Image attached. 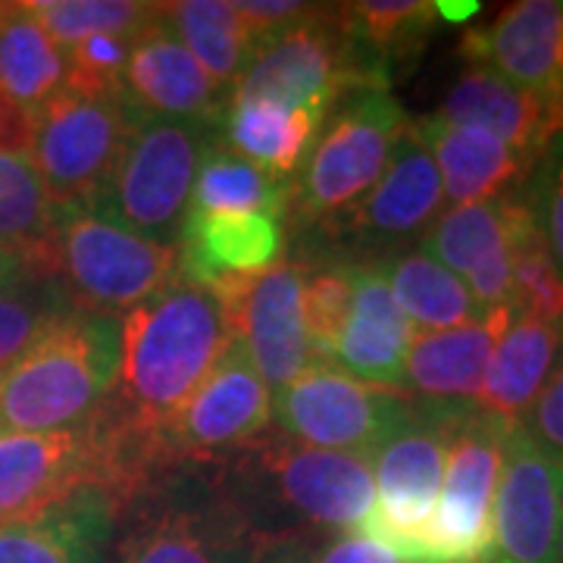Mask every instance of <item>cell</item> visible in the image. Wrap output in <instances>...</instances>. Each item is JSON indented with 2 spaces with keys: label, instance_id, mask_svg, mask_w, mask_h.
Instances as JSON below:
<instances>
[{
  "label": "cell",
  "instance_id": "8d00e7d4",
  "mask_svg": "<svg viewBox=\"0 0 563 563\" xmlns=\"http://www.w3.org/2000/svg\"><path fill=\"white\" fill-rule=\"evenodd\" d=\"M510 307L517 313L563 325V276L554 257L548 254L539 225L529 217L514 235V285Z\"/></svg>",
  "mask_w": 563,
  "mask_h": 563
},
{
  "label": "cell",
  "instance_id": "ba28073f",
  "mask_svg": "<svg viewBox=\"0 0 563 563\" xmlns=\"http://www.w3.org/2000/svg\"><path fill=\"white\" fill-rule=\"evenodd\" d=\"M407 125L410 120L391 91L369 88L344 95L322 120L301 176L291 181L288 217L295 225L301 232H320L347 213L383 179Z\"/></svg>",
  "mask_w": 563,
  "mask_h": 563
},
{
  "label": "cell",
  "instance_id": "7dc6e473",
  "mask_svg": "<svg viewBox=\"0 0 563 563\" xmlns=\"http://www.w3.org/2000/svg\"><path fill=\"white\" fill-rule=\"evenodd\" d=\"M25 266H32V263L25 261H13V257H0V282L7 279V276H13V273H20Z\"/></svg>",
  "mask_w": 563,
  "mask_h": 563
},
{
  "label": "cell",
  "instance_id": "74e56055",
  "mask_svg": "<svg viewBox=\"0 0 563 563\" xmlns=\"http://www.w3.org/2000/svg\"><path fill=\"white\" fill-rule=\"evenodd\" d=\"M354 303V266L351 263H320L303 266V325L313 361L329 363L335 342L342 339Z\"/></svg>",
  "mask_w": 563,
  "mask_h": 563
},
{
  "label": "cell",
  "instance_id": "ab89813d",
  "mask_svg": "<svg viewBox=\"0 0 563 563\" xmlns=\"http://www.w3.org/2000/svg\"><path fill=\"white\" fill-rule=\"evenodd\" d=\"M135 35H98L63 51L66 54V85L98 95H122V76L132 54Z\"/></svg>",
  "mask_w": 563,
  "mask_h": 563
},
{
  "label": "cell",
  "instance_id": "836d02e7",
  "mask_svg": "<svg viewBox=\"0 0 563 563\" xmlns=\"http://www.w3.org/2000/svg\"><path fill=\"white\" fill-rule=\"evenodd\" d=\"M54 217L57 203L51 201L32 161L0 154V257L25 261L38 269Z\"/></svg>",
  "mask_w": 563,
  "mask_h": 563
},
{
  "label": "cell",
  "instance_id": "9c48e42d",
  "mask_svg": "<svg viewBox=\"0 0 563 563\" xmlns=\"http://www.w3.org/2000/svg\"><path fill=\"white\" fill-rule=\"evenodd\" d=\"M473 401H417L413 417L369 457L376 498L351 532L388 548L401 563H422L442 495L451 432Z\"/></svg>",
  "mask_w": 563,
  "mask_h": 563
},
{
  "label": "cell",
  "instance_id": "e0dca14e",
  "mask_svg": "<svg viewBox=\"0 0 563 563\" xmlns=\"http://www.w3.org/2000/svg\"><path fill=\"white\" fill-rule=\"evenodd\" d=\"M563 520V461L510 422L495 492V532L485 563H558Z\"/></svg>",
  "mask_w": 563,
  "mask_h": 563
},
{
  "label": "cell",
  "instance_id": "f546056e",
  "mask_svg": "<svg viewBox=\"0 0 563 563\" xmlns=\"http://www.w3.org/2000/svg\"><path fill=\"white\" fill-rule=\"evenodd\" d=\"M373 266L383 273L391 298L417 332H442L483 317L461 276H454L422 251H398L373 261Z\"/></svg>",
  "mask_w": 563,
  "mask_h": 563
},
{
  "label": "cell",
  "instance_id": "7c38bea8",
  "mask_svg": "<svg viewBox=\"0 0 563 563\" xmlns=\"http://www.w3.org/2000/svg\"><path fill=\"white\" fill-rule=\"evenodd\" d=\"M81 488L125 498L117 442L98 420L38 435H0V523L25 520Z\"/></svg>",
  "mask_w": 563,
  "mask_h": 563
},
{
  "label": "cell",
  "instance_id": "cb8c5ba5",
  "mask_svg": "<svg viewBox=\"0 0 563 563\" xmlns=\"http://www.w3.org/2000/svg\"><path fill=\"white\" fill-rule=\"evenodd\" d=\"M435 117L448 125L483 129L532 161H539L548 141L563 132L561 117L548 103L520 91L498 73L473 63L448 88Z\"/></svg>",
  "mask_w": 563,
  "mask_h": 563
},
{
  "label": "cell",
  "instance_id": "60d3db41",
  "mask_svg": "<svg viewBox=\"0 0 563 563\" xmlns=\"http://www.w3.org/2000/svg\"><path fill=\"white\" fill-rule=\"evenodd\" d=\"M520 422L548 454L563 461V347L554 366H551V373H548V379H544L539 398Z\"/></svg>",
  "mask_w": 563,
  "mask_h": 563
},
{
  "label": "cell",
  "instance_id": "52a82bcc",
  "mask_svg": "<svg viewBox=\"0 0 563 563\" xmlns=\"http://www.w3.org/2000/svg\"><path fill=\"white\" fill-rule=\"evenodd\" d=\"M217 141V122L132 113L120 161L91 207L151 242L179 247L198 169Z\"/></svg>",
  "mask_w": 563,
  "mask_h": 563
},
{
  "label": "cell",
  "instance_id": "f1b7e54d",
  "mask_svg": "<svg viewBox=\"0 0 563 563\" xmlns=\"http://www.w3.org/2000/svg\"><path fill=\"white\" fill-rule=\"evenodd\" d=\"M66 85V54L25 0H0V91L38 117Z\"/></svg>",
  "mask_w": 563,
  "mask_h": 563
},
{
  "label": "cell",
  "instance_id": "30bf717a",
  "mask_svg": "<svg viewBox=\"0 0 563 563\" xmlns=\"http://www.w3.org/2000/svg\"><path fill=\"white\" fill-rule=\"evenodd\" d=\"M417 398L404 388H379L313 361L295 383L273 391V422L301 444L373 457L404 422Z\"/></svg>",
  "mask_w": 563,
  "mask_h": 563
},
{
  "label": "cell",
  "instance_id": "44dd1931",
  "mask_svg": "<svg viewBox=\"0 0 563 563\" xmlns=\"http://www.w3.org/2000/svg\"><path fill=\"white\" fill-rule=\"evenodd\" d=\"M510 320L514 307L504 303L466 325L417 332L404 363V391L417 401H473Z\"/></svg>",
  "mask_w": 563,
  "mask_h": 563
},
{
  "label": "cell",
  "instance_id": "4316f807",
  "mask_svg": "<svg viewBox=\"0 0 563 563\" xmlns=\"http://www.w3.org/2000/svg\"><path fill=\"white\" fill-rule=\"evenodd\" d=\"M529 217L523 191H510L495 201L448 207L420 239V251L439 261L454 276H470L476 266L514 247L520 222Z\"/></svg>",
  "mask_w": 563,
  "mask_h": 563
},
{
  "label": "cell",
  "instance_id": "484cf974",
  "mask_svg": "<svg viewBox=\"0 0 563 563\" xmlns=\"http://www.w3.org/2000/svg\"><path fill=\"white\" fill-rule=\"evenodd\" d=\"M563 347V325L536 320L514 310V320L501 335L485 369L483 388L473 404L501 422H520L542 391L551 366Z\"/></svg>",
  "mask_w": 563,
  "mask_h": 563
},
{
  "label": "cell",
  "instance_id": "6da1fadb",
  "mask_svg": "<svg viewBox=\"0 0 563 563\" xmlns=\"http://www.w3.org/2000/svg\"><path fill=\"white\" fill-rule=\"evenodd\" d=\"M229 344L232 332L217 295L185 276L122 317L120 379L98 407V420L120 451L125 498L161 473V435Z\"/></svg>",
  "mask_w": 563,
  "mask_h": 563
},
{
  "label": "cell",
  "instance_id": "277c9868",
  "mask_svg": "<svg viewBox=\"0 0 563 563\" xmlns=\"http://www.w3.org/2000/svg\"><path fill=\"white\" fill-rule=\"evenodd\" d=\"M120 322L66 310L0 369V435L60 432L91 420L120 379Z\"/></svg>",
  "mask_w": 563,
  "mask_h": 563
},
{
  "label": "cell",
  "instance_id": "d590c367",
  "mask_svg": "<svg viewBox=\"0 0 563 563\" xmlns=\"http://www.w3.org/2000/svg\"><path fill=\"white\" fill-rule=\"evenodd\" d=\"M44 32L63 51L98 35H139L161 3L141 0H25Z\"/></svg>",
  "mask_w": 563,
  "mask_h": 563
},
{
  "label": "cell",
  "instance_id": "8fae6325",
  "mask_svg": "<svg viewBox=\"0 0 563 563\" xmlns=\"http://www.w3.org/2000/svg\"><path fill=\"white\" fill-rule=\"evenodd\" d=\"M132 110L120 95H98L63 85L35 117L29 161L51 201L91 203L120 161Z\"/></svg>",
  "mask_w": 563,
  "mask_h": 563
},
{
  "label": "cell",
  "instance_id": "9a60e30c",
  "mask_svg": "<svg viewBox=\"0 0 563 563\" xmlns=\"http://www.w3.org/2000/svg\"><path fill=\"white\" fill-rule=\"evenodd\" d=\"M273 422V391L263 383L257 366L251 363L242 344L232 342L198 395L185 404L169 429L161 435V470L176 463L217 461L232 454L263 432Z\"/></svg>",
  "mask_w": 563,
  "mask_h": 563
},
{
  "label": "cell",
  "instance_id": "ee69618b",
  "mask_svg": "<svg viewBox=\"0 0 563 563\" xmlns=\"http://www.w3.org/2000/svg\"><path fill=\"white\" fill-rule=\"evenodd\" d=\"M317 563H401L383 544L361 539L354 532H344L335 542L320 544Z\"/></svg>",
  "mask_w": 563,
  "mask_h": 563
},
{
  "label": "cell",
  "instance_id": "f6af8a7d",
  "mask_svg": "<svg viewBox=\"0 0 563 563\" xmlns=\"http://www.w3.org/2000/svg\"><path fill=\"white\" fill-rule=\"evenodd\" d=\"M317 551H320L317 536H295L276 544L261 563H317Z\"/></svg>",
  "mask_w": 563,
  "mask_h": 563
},
{
  "label": "cell",
  "instance_id": "603a6c76",
  "mask_svg": "<svg viewBox=\"0 0 563 563\" xmlns=\"http://www.w3.org/2000/svg\"><path fill=\"white\" fill-rule=\"evenodd\" d=\"M413 135L432 154L442 176L444 201L451 207L495 201L501 195L520 191L536 161L504 144L483 129L448 125L435 113L410 122Z\"/></svg>",
  "mask_w": 563,
  "mask_h": 563
},
{
  "label": "cell",
  "instance_id": "7402d4cb",
  "mask_svg": "<svg viewBox=\"0 0 563 563\" xmlns=\"http://www.w3.org/2000/svg\"><path fill=\"white\" fill-rule=\"evenodd\" d=\"M354 266V303L329 363L361 383L404 388V363L417 335L391 288L373 263Z\"/></svg>",
  "mask_w": 563,
  "mask_h": 563
},
{
  "label": "cell",
  "instance_id": "f35d334b",
  "mask_svg": "<svg viewBox=\"0 0 563 563\" xmlns=\"http://www.w3.org/2000/svg\"><path fill=\"white\" fill-rule=\"evenodd\" d=\"M520 191L532 210L548 254L554 257L563 276V132L548 141Z\"/></svg>",
  "mask_w": 563,
  "mask_h": 563
},
{
  "label": "cell",
  "instance_id": "b9f144b4",
  "mask_svg": "<svg viewBox=\"0 0 563 563\" xmlns=\"http://www.w3.org/2000/svg\"><path fill=\"white\" fill-rule=\"evenodd\" d=\"M313 7L317 3H298V0H244V3H235V10H239L251 41L303 20Z\"/></svg>",
  "mask_w": 563,
  "mask_h": 563
},
{
  "label": "cell",
  "instance_id": "e575fe53",
  "mask_svg": "<svg viewBox=\"0 0 563 563\" xmlns=\"http://www.w3.org/2000/svg\"><path fill=\"white\" fill-rule=\"evenodd\" d=\"M66 310H73V303L66 301L60 285L35 266L0 282V369L16 361Z\"/></svg>",
  "mask_w": 563,
  "mask_h": 563
},
{
  "label": "cell",
  "instance_id": "7a4b0ae2",
  "mask_svg": "<svg viewBox=\"0 0 563 563\" xmlns=\"http://www.w3.org/2000/svg\"><path fill=\"white\" fill-rule=\"evenodd\" d=\"M279 542L217 463H176L120 504L107 563H261Z\"/></svg>",
  "mask_w": 563,
  "mask_h": 563
},
{
  "label": "cell",
  "instance_id": "bcb514c9",
  "mask_svg": "<svg viewBox=\"0 0 563 563\" xmlns=\"http://www.w3.org/2000/svg\"><path fill=\"white\" fill-rule=\"evenodd\" d=\"M483 10L479 0H435V13L444 22H466Z\"/></svg>",
  "mask_w": 563,
  "mask_h": 563
},
{
  "label": "cell",
  "instance_id": "d6a6232c",
  "mask_svg": "<svg viewBox=\"0 0 563 563\" xmlns=\"http://www.w3.org/2000/svg\"><path fill=\"white\" fill-rule=\"evenodd\" d=\"M339 20L354 47L391 76L420 57L439 13L429 0H357L339 3Z\"/></svg>",
  "mask_w": 563,
  "mask_h": 563
},
{
  "label": "cell",
  "instance_id": "5bb4252c",
  "mask_svg": "<svg viewBox=\"0 0 563 563\" xmlns=\"http://www.w3.org/2000/svg\"><path fill=\"white\" fill-rule=\"evenodd\" d=\"M210 291L222 303L232 342L247 351L269 391L295 383L313 363L303 325V266L279 261L251 276H232Z\"/></svg>",
  "mask_w": 563,
  "mask_h": 563
},
{
  "label": "cell",
  "instance_id": "2e32d148",
  "mask_svg": "<svg viewBox=\"0 0 563 563\" xmlns=\"http://www.w3.org/2000/svg\"><path fill=\"white\" fill-rule=\"evenodd\" d=\"M442 176L435 169L432 154L407 125L391 161L385 166L383 179L347 213L322 225L320 232L357 254H366V261L361 263H373L388 254H398L413 239H422V232L442 217Z\"/></svg>",
  "mask_w": 563,
  "mask_h": 563
},
{
  "label": "cell",
  "instance_id": "c3c4849f",
  "mask_svg": "<svg viewBox=\"0 0 563 563\" xmlns=\"http://www.w3.org/2000/svg\"><path fill=\"white\" fill-rule=\"evenodd\" d=\"M561 125H563V95H561Z\"/></svg>",
  "mask_w": 563,
  "mask_h": 563
},
{
  "label": "cell",
  "instance_id": "83f0119b",
  "mask_svg": "<svg viewBox=\"0 0 563 563\" xmlns=\"http://www.w3.org/2000/svg\"><path fill=\"white\" fill-rule=\"evenodd\" d=\"M222 144L261 169L291 179L301 169L322 117L310 110H285L266 101H229L222 110Z\"/></svg>",
  "mask_w": 563,
  "mask_h": 563
},
{
  "label": "cell",
  "instance_id": "7bdbcfd3",
  "mask_svg": "<svg viewBox=\"0 0 563 563\" xmlns=\"http://www.w3.org/2000/svg\"><path fill=\"white\" fill-rule=\"evenodd\" d=\"M35 141V113L0 91V154L29 157Z\"/></svg>",
  "mask_w": 563,
  "mask_h": 563
},
{
  "label": "cell",
  "instance_id": "4fadbf2b",
  "mask_svg": "<svg viewBox=\"0 0 563 563\" xmlns=\"http://www.w3.org/2000/svg\"><path fill=\"white\" fill-rule=\"evenodd\" d=\"M504 432L507 422L483 413L476 404L463 410L448 442L442 495L422 563H485L495 532Z\"/></svg>",
  "mask_w": 563,
  "mask_h": 563
},
{
  "label": "cell",
  "instance_id": "8992f818",
  "mask_svg": "<svg viewBox=\"0 0 563 563\" xmlns=\"http://www.w3.org/2000/svg\"><path fill=\"white\" fill-rule=\"evenodd\" d=\"M369 88L391 91V79L344 35L339 3H317L303 20L254 41L229 101H266L325 120L344 95Z\"/></svg>",
  "mask_w": 563,
  "mask_h": 563
},
{
  "label": "cell",
  "instance_id": "5b68a950",
  "mask_svg": "<svg viewBox=\"0 0 563 563\" xmlns=\"http://www.w3.org/2000/svg\"><path fill=\"white\" fill-rule=\"evenodd\" d=\"M38 269L85 313L122 320L181 276L176 244H161L98 213L91 203L57 207Z\"/></svg>",
  "mask_w": 563,
  "mask_h": 563
},
{
  "label": "cell",
  "instance_id": "3957f363",
  "mask_svg": "<svg viewBox=\"0 0 563 563\" xmlns=\"http://www.w3.org/2000/svg\"><path fill=\"white\" fill-rule=\"evenodd\" d=\"M213 463L247 514L276 539L351 532L376 498L366 454L325 451L288 435H261Z\"/></svg>",
  "mask_w": 563,
  "mask_h": 563
},
{
  "label": "cell",
  "instance_id": "4dcf8cb0",
  "mask_svg": "<svg viewBox=\"0 0 563 563\" xmlns=\"http://www.w3.org/2000/svg\"><path fill=\"white\" fill-rule=\"evenodd\" d=\"M291 210V179H279L235 154L222 139L207 151L188 213H261L282 220Z\"/></svg>",
  "mask_w": 563,
  "mask_h": 563
},
{
  "label": "cell",
  "instance_id": "d6986e66",
  "mask_svg": "<svg viewBox=\"0 0 563 563\" xmlns=\"http://www.w3.org/2000/svg\"><path fill=\"white\" fill-rule=\"evenodd\" d=\"M122 95L139 117L203 120L220 125L229 95L210 79L163 20V10L132 41Z\"/></svg>",
  "mask_w": 563,
  "mask_h": 563
},
{
  "label": "cell",
  "instance_id": "1f68e13d",
  "mask_svg": "<svg viewBox=\"0 0 563 563\" xmlns=\"http://www.w3.org/2000/svg\"><path fill=\"white\" fill-rule=\"evenodd\" d=\"M163 20L185 51L201 63V69L225 95L242 79L254 41L244 29L235 3L229 0H176L161 3Z\"/></svg>",
  "mask_w": 563,
  "mask_h": 563
},
{
  "label": "cell",
  "instance_id": "d4e9b609",
  "mask_svg": "<svg viewBox=\"0 0 563 563\" xmlns=\"http://www.w3.org/2000/svg\"><path fill=\"white\" fill-rule=\"evenodd\" d=\"M282 251L285 225L261 213H188L181 225V276L203 288L269 269Z\"/></svg>",
  "mask_w": 563,
  "mask_h": 563
},
{
  "label": "cell",
  "instance_id": "ffe728a7",
  "mask_svg": "<svg viewBox=\"0 0 563 563\" xmlns=\"http://www.w3.org/2000/svg\"><path fill=\"white\" fill-rule=\"evenodd\" d=\"M120 498L81 488L38 514L0 523V563H107Z\"/></svg>",
  "mask_w": 563,
  "mask_h": 563
},
{
  "label": "cell",
  "instance_id": "ac0fdd59",
  "mask_svg": "<svg viewBox=\"0 0 563 563\" xmlns=\"http://www.w3.org/2000/svg\"><path fill=\"white\" fill-rule=\"evenodd\" d=\"M461 57L485 66L561 117L563 0H520L461 38Z\"/></svg>",
  "mask_w": 563,
  "mask_h": 563
}]
</instances>
